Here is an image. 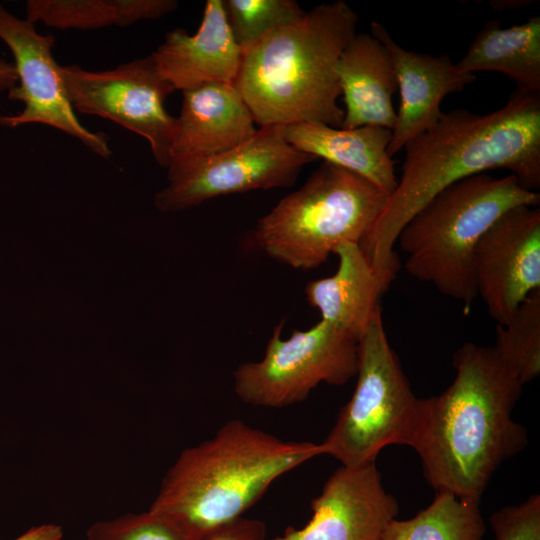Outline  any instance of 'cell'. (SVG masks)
Here are the masks:
<instances>
[{
	"label": "cell",
	"mask_w": 540,
	"mask_h": 540,
	"mask_svg": "<svg viewBox=\"0 0 540 540\" xmlns=\"http://www.w3.org/2000/svg\"><path fill=\"white\" fill-rule=\"evenodd\" d=\"M402 174L359 246L375 269L394 280V246L409 219L436 194L466 177L505 169L527 190L540 188V92L516 89L488 114L443 112L403 148Z\"/></svg>",
	"instance_id": "obj_1"
},
{
	"label": "cell",
	"mask_w": 540,
	"mask_h": 540,
	"mask_svg": "<svg viewBox=\"0 0 540 540\" xmlns=\"http://www.w3.org/2000/svg\"><path fill=\"white\" fill-rule=\"evenodd\" d=\"M453 367L452 383L421 399L413 449L436 492L480 503L498 467L528 444L527 429L512 419L523 385L493 346L464 343Z\"/></svg>",
	"instance_id": "obj_2"
},
{
	"label": "cell",
	"mask_w": 540,
	"mask_h": 540,
	"mask_svg": "<svg viewBox=\"0 0 540 540\" xmlns=\"http://www.w3.org/2000/svg\"><path fill=\"white\" fill-rule=\"evenodd\" d=\"M321 455V443L283 440L229 420L179 454L149 510L198 540L242 517L280 476Z\"/></svg>",
	"instance_id": "obj_3"
},
{
	"label": "cell",
	"mask_w": 540,
	"mask_h": 540,
	"mask_svg": "<svg viewBox=\"0 0 540 540\" xmlns=\"http://www.w3.org/2000/svg\"><path fill=\"white\" fill-rule=\"evenodd\" d=\"M357 22L345 1L323 3L244 50L234 85L255 123L340 128L337 65Z\"/></svg>",
	"instance_id": "obj_4"
},
{
	"label": "cell",
	"mask_w": 540,
	"mask_h": 540,
	"mask_svg": "<svg viewBox=\"0 0 540 540\" xmlns=\"http://www.w3.org/2000/svg\"><path fill=\"white\" fill-rule=\"evenodd\" d=\"M539 204L540 193L522 187L512 174L498 178L485 172L451 184L399 232L396 244L406 254V272L461 303L468 314L477 297L474 251L480 238L509 209Z\"/></svg>",
	"instance_id": "obj_5"
},
{
	"label": "cell",
	"mask_w": 540,
	"mask_h": 540,
	"mask_svg": "<svg viewBox=\"0 0 540 540\" xmlns=\"http://www.w3.org/2000/svg\"><path fill=\"white\" fill-rule=\"evenodd\" d=\"M388 198L363 177L324 161L257 221L250 245L293 269H316L340 244H359Z\"/></svg>",
	"instance_id": "obj_6"
},
{
	"label": "cell",
	"mask_w": 540,
	"mask_h": 540,
	"mask_svg": "<svg viewBox=\"0 0 540 540\" xmlns=\"http://www.w3.org/2000/svg\"><path fill=\"white\" fill-rule=\"evenodd\" d=\"M357 382L321 443L324 455L342 466L375 460L389 445L414 447L420 428L417 398L391 347L379 311L358 342Z\"/></svg>",
	"instance_id": "obj_7"
},
{
	"label": "cell",
	"mask_w": 540,
	"mask_h": 540,
	"mask_svg": "<svg viewBox=\"0 0 540 540\" xmlns=\"http://www.w3.org/2000/svg\"><path fill=\"white\" fill-rule=\"evenodd\" d=\"M277 324L259 361L240 364L234 392L249 405L281 408L307 399L319 384L340 386L356 376L358 340L320 319L282 338Z\"/></svg>",
	"instance_id": "obj_8"
},
{
	"label": "cell",
	"mask_w": 540,
	"mask_h": 540,
	"mask_svg": "<svg viewBox=\"0 0 540 540\" xmlns=\"http://www.w3.org/2000/svg\"><path fill=\"white\" fill-rule=\"evenodd\" d=\"M283 129L263 126L233 149L170 164L168 184L155 195V207L177 212L219 196L293 185L302 168L316 158L290 145Z\"/></svg>",
	"instance_id": "obj_9"
},
{
	"label": "cell",
	"mask_w": 540,
	"mask_h": 540,
	"mask_svg": "<svg viewBox=\"0 0 540 540\" xmlns=\"http://www.w3.org/2000/svg\"><path fill=\"white\" fill-rule=\"evenodd\" d=\"M60 73L75 111L109 119L142 136L158 165L168 167L176 118L165 101L176 90L152 54L109 70L67 65L60 66Z\"/></svg>",
	"instance_id": "obj_10"
},
{
	"label": "cell",
	"mask_w": 540,
	"mask_h": 540,
	"mask_svg": "<svg viewBox=\"0 0 540 540\" xmlns=\"http://www.w3.org/2000/svg\"><path fill=\"white\" fill-rule=\"evenodd\" d=\"M35 25L0 4V39L10 49L18 75V82L7 97L23 103L17 114L0 115V125L11 128L47 125L77 138L98 156L109 158L107 136L88 130L76 116L60 66L53 56L54 36L40 34Z\"/></svg>",
	"instance_id": "obj_11"
},
{
	"label": "cell",
	"mask_w": 540,
	"mask_h": 540,
	"mask_svg": "<svg viewBox=\"0 0 540 540\" xmlns=\"http://www.w3.org/2000/svg\"><path fill=\"white\" fill-rule=\"evenodd\" d=\"M477 296L499 325L540 289V208L517 206L503 213L474 251Z\"/></svg>",
	"instance_id": "obj_12"
},
{
	"label": "cell",
	"mask_w": 540,
	"mask_h": 540,
	"mask_svg": "<svg viewBox=\"0 0 540 540\" xmlns=\"http://www.w3.org/2000/svg\"><path fill=\"white\" fill-rule=\"evenodd\" d=\"M312 517L272 540H382L399 505L381 481L376 463L338 468L311 502Z\"/></svg>",
	"instance_id": "obj_13"
},
{
	"label": "cell",
	"mask_w": 540,
	"mask_h": 540,
	"mask_svg": "<svg viewBox=\"0 0 540 540\" xmlns=\"http://www.w3.org/2000/svg\"><path fill=\"white\" fill-rule=\"evenodd\" d=\"M370 30L390 53L400 91V106L388 146L392 157L439 120L443 113L440 105L447 95L463 91L476 76L459 71L446 54L433 56L404 49L379 22H371Z\"/></svg>",
	"instance_id": "obj_14"
},
{
	"label": "cell",
	"mask_w": 540,
	"mask_h": 540,
	"mask_svg": "<svg viewBox=\"0 0 540 540\" xmlns=\"http://www.w3.org/2000/svg\"><path fill=\"white\" fill-rule=\"evenodd\" d=\"M243 52L228 24L223 0L206 1L195 34L183 28L168 32L152 53L161 75L186 91L210 83H235Z\"/></svg>",
	"instance_id": "obj_15"
},
{
	"label": "cell",
	"mask_w": 540,
	"mask_h": 540,
	"mask_svg": "<svg viewBox=\"0 0 540 540\" xmlns=\"http://www.w3.org/2000/svg\"><path fill=\"white\" fill-rule=\"evenodd\" d=\"M170 162L208 158L233 149L257 131L254 118L232 83H210L182 91ZM168 165V166H169Z\"/></svg>",
	"instance_id": "obj_16"
},
{
	"label": "cell",
	"mask_w": 540,
	"mask_h": 540,
	"mask_svg": "<svg viewBox=\"0 0 540 540\" xmlns=\"http://www.w3.org/2000/svg\"><path fill=\"white\" fill-rule=\"evenodd\" d=\"M334 254L339 260L336 272L308 282L306 298L321 320L359 342L381 311L380 298L392 281L375 269L358 243H342Z\"/></svg>",
	"instance_id": "obj_17"
},
{
	"label": "cell",
	"mask_w": 540,
	"mask_h": 540,
	"mask_svg": "<svg viewBox=\"0 0 540 540\" xmlns=\"http://www.w3.org/2000/svg\"><path fill=\"white\" fill-rule=\"evenodd\" d=\"M337 74L345 103L340 128L365 125L393 129L392 100L398 89L388 49L371 34H355L338 61Z\"/></svg>",
	"instance_id": "obj_18"
},
{
	"label": "cell",
	"mask_w": 540,
	"mask_h": 540,
	"mask_svg": "<svg viewBox=\"0 0 540 540\" xmlns=\"http://www.w3.org/2000/svg\"><path fill=\"white\" fill-rule=\"evenodd\" d=\"M283 131L286 141L297 150L349 170L388 195L395 190V162L388 153L392 130L371 125L344 129L296 123L285 125Z\"/></svg>",
	"instance_id": "obj_19"
},
{
	"label": "cell",
	"mask_w": 540,
	"mask_h": 540,
	"mask_svg": "<svg viewBox=\"0 0 540 540\" xmlns=\"http://www.w3.org/2000/svg\"><path fill=\"white\" fill-rule=\"evenodd\" d=\"M456 66L472 74L499 72L520 91L540 92V17L534 15L507 28H502L500 20L488 21Z\"/></svg>",
	"instance_id": "obj_20"
},
{
	"label": "cell",
	"mask_w": 540,
	"mask_h": 540,
	"mask_svg": "<svg viewBox=\"0 0 540 540\" xmlns=\"http://www.w3.org/2000/svg\"><path fill=\"white\" fill-rule=\"evenodd\" d=\"M175 0H29L26 18L56 29L127 27L172 13Z\"/></svg>",
	"instance_id": "obj_21"
},
{
	"label": "cell",
	"mask_w": 540,
	"mask_h": 540,
	"mask_svg": "<svg viewBox=\"0 0 540 540\" xmlns=\"http://www.w3.org/2000/svg\"><path fill=\"white\" fill-rule=\"evenodd\" d=\"M485 530L479 502L436 492L414 517L394 519L382 540H482Z\"/></svg>",
	"instance_id": "obj_22"
},
{
	"label": "cell",
	"mask_w": 540,
	"mask_h": 540,
	"mask_svg": "<svg viewBox=\"0 0 540 540\" xmlns=\"http://www.w3.org/2000/svg\"><path fill=\"white\" fill-rule=\"evenodd\" d=\"M524 386L540 373V289L532 292L503 325H496L493 346Z\"/></svg>",
	"instance_id": "obj_23"
},
{
	"label": "cell",
	"mask_w": 540,
	"mask_h": 540,
	"mask_svg": "<svg viewBox=\"0 0 540 540\" xmlns=\"http://www.w3.org/2000/svg\"><path fill=\"white\" fill-rule=\"evenodd\" d=\"M232 35L242 52L306 12L294 0H223Z\"/></svg>",
	"instance_id": "obj_24"
},
{
	"label": "cell",
	"mask_w": 540,
	"mask_h": 540,
	"mask_svg": "<svg viewBox=\"0 0 540 540\" xmlns=\"http://www.w3.org/2000/svg\"><path fill=\"white\" fill-rule=\"evenodd\" d=\"M87 540H190L173 523L150 510L92 524Z\"/></svg>",
	"instance_id": "obj_25"
},
{
	"label": "cell",
	"mask_w": 540,
	"mask_h": 540,
	"mask_svg": "<svg viewBox=\"0 0 540 540\" xmlns=\"http://www.w3.org/2000/svg\"><path fill=\"white\" fill-rule=\"evenodd\" d=\"M489 522L494 540H540V496L495 511Z\"/></svg>",
	"instance_id": "obj_26"
},
{
	"label": "cell",
	"mask_w": 540,
	"mask_h": 540,
	"mask_svg": "<svg viewBox=\"0 0 540 540\" xmlns=\"http://www.w3.org/2000/svg\"><path fill=\"white\" fill-rule=\"evenodd\" d=\"M262 521L240 517L207 533L198 540H264Z\"/></svg>",
	"instance_id": "obj_27"
},
{
	"label": "cell",
	"mask_w": 540,
	"mask_h": 540,
	"mask_svg": "<svg viewBox=\"0 0 540 540\" xmlns=\"http://www.w3.org/2000/svg\"><path fill=\"white\" fill-rule=\"evenodd\" d=\"M63 530L59 525L42 524L35 526L13 540H62Z\"/></svg>",
	"instance_id": "obj_28"
},
{
	"label": "cell",
	"mask_w": 540,
	"mask_h": 540,
	"mask_svg": "<svg viewBox=\"0 0 540 540\" xmlns=\"http://www.w3.org/2000/svg\"><path fill=\"white\" fill-rule=\"evenodd\" d=\"M17 82L18 75L14 63L0 59V92H8Z\"/></svg>",
	"instance_id": "obj_29"
}]
</instances>
